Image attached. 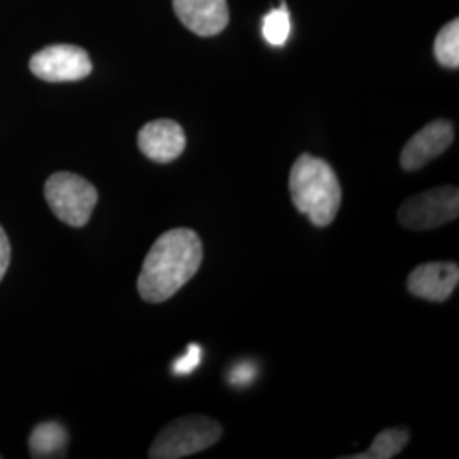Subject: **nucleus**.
Here are the masks:
<instances>
[{"label": "nucleus", "mask_w": 459, "mask_h": 459, "mask_svg": "<svg viewBox=\"0 0 459 459\" xmlns=\"http://www.w3.org/2000/svg\"><path fill=\"white\" fill-rule=\"evenodd\" d=\"M201 263L203 242L196 231H165L145 257L138 276V293L148 303H164L196 276Z\"/></svg>", "instance_id": "obj_1"}, {"label": "nucleus", "mask_w": 459, "mask_h": 459, "mask_svg": "<svg viewBox=\"0 0 459 459\" xmlns=\"http://www.w3.org/2000/svg\"><path fill=\"white\" fill-rule=\"evenodd\" d=\"M290 193L299 213L315 227H328L339 213L342 189L333 169L324 159L303 153L290 172Z\"/></svg>", "instance_id": "obj_2"}, {"label": "nucleus", "mask_w": 459, "mask_h": 459, "mask_svg": "<svg viewBox=\"0 0 459 459\" xmlns=\"http://www.w3.org/2000/svg\"><path fill=\"white\" fill-rule=\"evenodd\" d=\"M223 427L204 415L181 417L165 426L152 444V459H181L201 453L221 439Z\"/></svg>", "instance_id": "obj_3"}, {"label": "nucleus", "mask_w": 459, "mask_h": 459, "mask_svg": "<svg viewBox=\"0 0 459 459\" xmlns=\"http://www.w3.org/2000/svg\"><path fill=\"white\" fill-rule=\"evenodd\" d=\"M51 212L70 227H83L98 204V189L81 176L56 172L45 184Z\"/></svg>", "instance_id": "obj_4"}, {"label": "nucleus", "mask_w": 459, "mask_h": 459, "mask_svg": "<svg viewBox=\"0 0 459 459\" xmlns=\"http://www.w3.org/2000/svg\"><path fill=\"white\" fill-rule=\"evenodd\" d=\"M458 214V187L443 186L409 197L398 210V221L405 229L422 231L451 223Z\"/></svg>", "instance_id": "obj_5"}, {"label": "nucleus", "mask_w": 459, "mask_h": 459, "mask_svg": "<svg viewBox=\"0 0 459 459\" xmlns=\"http://www.w3.org/2000/svg\"><path fill=\"white\" fill-rule=\"evenodd\" d=\"M30 68L45 82H77L92 72V62L85 49L74 45H53L38 51Z\"/></svg>", "instance_id": "obj_6"}, {"label": "nucleus", "mask_w": 459, "mask_h": 459, "mask_svg": "<svg viewBox=\"0 0 459 459\" xmlns=\"http://www.w3.org/2000/svg\"><path fill=\"white\" fill-rule=\"evenodd\" d=\"M453 140H455V128L449 121L446 119L432 121L420 132L411 136L409 143L402 150L400 164L409 172L419 170L451 147Z\"/></svg>", "instance_id": "obj_7"}, {"label": "nucleus", "mask_w": 459, "mask_h": 459, "mask_svg": "<svg viewBox=\"0 0 459 459\" xmlns=\"http://www.w3.org/2000/svg\"><path fill=\"white\" fill-rule=\"evenodd\" d=\"M142 153L157 164H169L179 159L186 148V134L179 123L157 119L147 123L138 133Z\"/></svg>", "instance_id": "obj_8"}, {"label": "nucleus", "mask_w": 459, "mask_h": 459, "mask_svg": "<svg viewBox=\"0 0 459 459\" xmlns=\"http://www.w3.org/2000/svg\"><path fill=\"white\" fill-rule=\"evenodd\" d=\"M458 282V264L426 263L411 271L407 288L417 298L443 303L453 296Z\"/></svg>", "instance_id": "obj_9"}, {"label": "nucleus", "mask_w": 459, "mask_h": 459, "mask_svg": "<svg viewBox=\"0 0 459 459\" xmlns=\"http://www.w3.org/2000/svg\"><path fill=\"white\" fill-rule=\"evenodd\" d=\"M182 24L197 36L221 33L230 21L227 0H174Z\"/></svg>", "instance_id": "obj_10"}, {"label": "nucleus", "mask_w": 459, "mask_h": 459, "mask_svg": "<svg viewBox=\"0 0 459 459\" xmlns=\"http://www.w3.org/2000/svg\"><path fill=\"white\" fill-rule=\"evenodd\" d=\"M68 432L58 422H45L34 427L30 437V451L33 458H58L64 456Z\"/></svg>", "instance_id": "obj_11"}, {"label": "nucleus", "mask_w": 459, "mask_h": 459, "mask_svg": "<svg viewBox=\"0 0 459 459\" xmlns=\"http://www.w3.org/2000/svg\"><path fill=\"white\" fill-rule=\"evenodd\" d=\"M411 441V434L405 429H386L379 432L369 449L364 453L347 456L351 459H392L398 456Z\"/></svg>", "instance_id": "obj_12"}, {"label": "nucleus", "mask_w": 459, "mask_h": 459, "mask_svg": "<svg viewBox=\"0 0 459 459\" xmlns=\"http://www.w3.org/2000/svg\"><path fill=\"white\" fill-rule=\"evenodd\" d=\"M264 39L271 47H284L291 36V16L284 2H281L278 9H273L265 14L263 21Z\"/></svg>", "instance_id": "obj_13"}, {"label": "nucleus", "mask_w": 459, "mask_h": 459, "mask_svg": "<svg viewBox=\"0 0 459 459\" xmlns=\"http://www.w3.org/2000/svg\"><path fill=\"white\" fill-rule=\"evenodd\" d=\"M434 55L441 65L447 68L459 66V21L446 24L434 41Z\"/></svg>", "instance_id": "obj_14"}, {"label": "nucleus", "mask_w": 459, "mask_h": 459, "mask_svg": "<svg viewBox=\"0 0 459 459\" xmlns=\"http://www.w3.org/2000/svg\"><path fill=\"white\" fill-rule=\"evenodd\" d=\"M201 359H203V349H201V345L193 342L187 347V352L172 364V373L178 377L191 375L199 366Z\"/></svg>", "instance_id": "obj_15"}, {"label": "nucleus", "mask_w": 459, "mask_h": 459, "mask_svg": "<svg viewBox=\"0 0 459 459\" xmlns=\"http://www.w3.org/2000/svg\"><path fill=\"white\" fill-rule=\"evenodd\" d=\"M257 375V368L252 362H240L237 364L230 373V383L233 386H247L252 383L254 377Z\"/></svg>", "instance_id": "obj_16"}, {"label": "nucleus", "mask_w": 459, "mask_h": 459, "mask_svg": "<svg viewBox=\"0 0 459 459\" xmlns=\"http://www.w3.org/2000/svg\"><path fill=\"white\" fill-rule=\"evenodd\" d=\"M9 263H11V244L5 231L0 227V281L5 276Z\"/></svg>", "instance_id": "obj_17"}]
</instances>
